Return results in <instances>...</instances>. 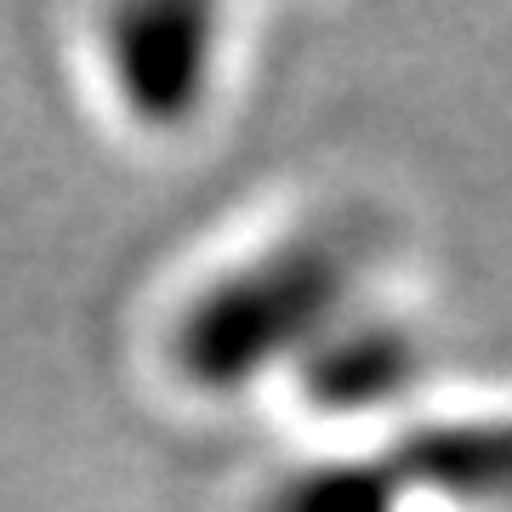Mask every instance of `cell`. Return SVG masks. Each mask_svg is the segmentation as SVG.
Masks as SVG:
<instances>
[{"instance_id": "1", "label": "cell", "mask_w": 512, "mask_h": 512, "mask_svg": "<svg viewBox=\"0 0 512 512\" xmlns=\"http://www.w3.org/2000/svg\"><path fill=\"white\" fill-rule=\"evenodd\" d=\"M228 12L205 6H126L97 18V86L131 131L177 137L194 131L222 97Z\"/></svg>"}]
</instances>
